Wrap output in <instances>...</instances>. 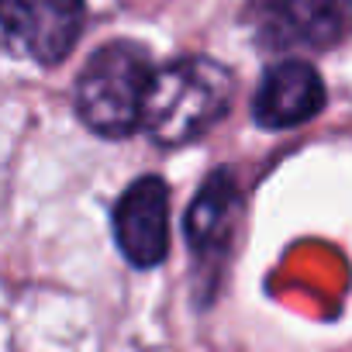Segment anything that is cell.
<instances>
[{
    "label": "cell",
    "mask_w": 352,
    "mask_h": 352,
    "mask_svg": "<svg viewBox=\"0 0 352 352\" xmlns=\"http://www.w3.org/2000/svg\"><path fill=\"white\" fill-rule=\"evenodd\" d=\"M87 18V0H0L4 49L42 69H56L76 52Z\"/></svg>",
    "instance_id": "obj_6"
},
{
    "label": "cell",
    "mask_w": 352,
    "mask_h": 352,
    "mask_svg": "<svg viewBox=\"0 0 352 352\" xmlns=\"http://www.w3.org/2000/svg\"><path fill=\"white\" fill-rule=\"evenodd\" d=\"M173 187L159 173H142L124 184L111 204V239L121 259L148 273L169 259L173 245Z\"/></svg>",
    "instance_id": "obj_5"
},
{
    "label": "cell",
    "mask_w": 352,
    "mask_h": 352,
    "mask_svg": "<svg viewBox=\"0 0 352 352\" xmlns=\"http://www.w3.org/2000/svg\"><path fill=\"white\" fill-rule=\"evenodd\" d=\"M239 25L266 56H324L352 38V0H245Z\"/></svg>",
    "instance_id": "obj_4"
},
{
    "label": "cell",
    "mask_w": 352,
    "mask_h": 352,
    "mask_svg": "<svg viewBox=\"0 0 352 352\" xmlns=\"http://www.w3.org/2000/svg\"><path fill=\"white\" fill-rule=\"evenodd\" d=\"M245 187L239 180L235 166H214L197 194L190 197L184 211V239L190 252V273H194V300L201 311H208L225 283V273L235 256V242L245 221Z\"/></svg>",
    "instance_id": "obj_3"
},
{
    "label": "cell",
    "mask_w": 352,
    "mask_h": 352,
    "mask_svg": "<svg viewBox=\"0 0 352 352\" xmlns=\"http://www.w3.org/2000/svg\"><path fill=\"white\" fill-rule=\"evenodd\" d=\"M159 63L152 49L138 38H107L80 66L73 80V114L76 121L104 138L128 142L142 131L148 90Z\"/></svg>",
    "instance_id": "obj_2"
},
{
    "label": "cell",
    "mask_w": 352,
    "mask_h": 352,
    "mask_svg": "<svg viewBox=\"0 0 352 352\" xmlns=\"http://www.w3.org/2000/svg\"><path fill=\"white\" fill-rule=\"evenodd\" d=\"M324 107H328V83H324L321 69L304 56L273 59L263 69V76L249 97L252 124L259 131H273V135L311 124L314 118H321Z\"/></svg>",
    "instance_id": "obj_7"
},
{
    "label": "cell",
    "mask_w": 352,
    "mask_h": 352,
    "mask_svg": "<svg viewBox=\"0 0 352 352\" xmlns=\"http://www.w3.org/2000/svg\"><path fill=\"white\" fill-rule=\"evenodd\" d=\"M239 80L232 66L208 52H180L159 63L142 135L155 148H184L211 135L232 111Z\"/></svg>",
    "instance_id": "obj_1"
}]
</instances>
